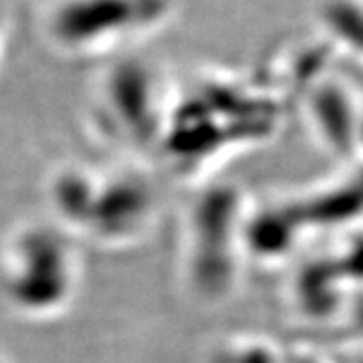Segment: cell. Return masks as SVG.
<instances>
[{
    "instance_id": "cell-1",
    "label": "cell",
    "mask_w": 363,
    "mask_h": 363,
    "mask_svg": "<svg viewBox=\"0 0 363 363\" xmlns=\"http://www.w3.org/2000/svg\"><path fill=\"white\" fill-rule=\"evenodd\" d=\"M174 0H59L51 37L75 52H104L157 30Z\"/></svg>"
},
{
    "instance_id": "cell-2",
    "label": "cell",
    "mask_w": 363,
    "mask_h": 363,
    "mask_svg": "<svg viewBox=\"0 0 363 363\" xmlns=\"http://www.w3.org/2000/svg\"><path fill=\"white\" fill-rule=\"evenodd\" d=\"M319 16L333 43L363 61V0H325Z\"/></svg>"
}]
</instances>
